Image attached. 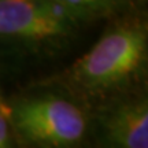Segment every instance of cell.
I'll list each match as a JSON object with an SVG mask.
<instances>
[{"instance_id": "6da1fadb", "label": "cell", "mask_w": 148, "mask_h": 148, "mask_svg": "<svg viewBox=\"0 0 148 148\" xmlns=\"http://www.w3.org/2000/svg\"><path fill=\"white\" fill-rule=\"evenodd\" d=\"M147 58V30L140 23H123L100 40L73 64L70 78L88 93H106L129 82Z\"/></svg>"}, {"instance_id": "7a4b0ae2", "label": "cell", "mask_w": 148, "mask_h": 148, "mask_svg": "<svg viewBox=\"0 0 148 148\" xmlns=\"http://www.w3.org/2000/svg\"><path fill=\"white\" fill-rule=\"evenodd\" d=\"M11 125L23 140L41 147H70L86 132L78 106L62 97H36L11 107Z\"/></svg>"}, {"instance_id": "3957f363", "label": "cell", "mask_w": 148, "mask_h": 148, "mask_svg": "<svg viewBox=\"0 0 148 148\" xmlns=\"http://www.w3.org/2000/svg\"><path fill=\"white\" fill-rule=\"evenodd\" d=\"M75 16L51 0H0V38L47 41L67 37Z\"/></svg>"}, {"instance_id": "277c9868", "label": "cell", "mask_w": 148, "mask_h": 148, "mask_svg": "<svg viewBox=\"0 0 148 148\" xmlns=\"http://www.w3.org/2000/svg\"><path fill=\"white\" fill-rule=\"evenodd\" d=\"M101 125L107 145L116 148H147V100L123 103L104 116Z\"/></svg>"}, {"instance_id": "5b68a950", "label": "cell", "mask_w": 148, "mask_h": 148, "mask_svg": "<svg viewBox=\"0 0 148 148\" xmlns=\"http://www.w3.org/2000/svg\"><path fill=\"white\" fill-rule=\"evenodd\" d=\"M70 11L77 19H90L112 10V0H51Z\"/></svg>"}, {"instance_id": "8992f818", "label": "cell", "mask_w": 148, "mask_h": 148, "mask_svg": "<svg viewBox=\"0 0 148 148\" xmlns=\"http://www.w3.org/2000/svg\"><path fill=\"white\" fill-rule=\"evenodd\" d=\"M10 123H11V107L4 106L0 101V148H5L11 145Z\"/></svg>"}, {"instance_id": "52a82bcc", "label": "cell", "mask_w": 148, "mask_h": 148, "mask_svg": "<svg viewBox=\"0 0 148 148\" xmlns=\"http://www.w3.org/2000/svg\"><path fill=\"white\" fill-rule=\"evenodd\" d=\"M112 1H114V3H115V1H118V0H112Z\"/></svg>"}]
</instances>
